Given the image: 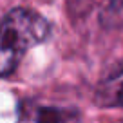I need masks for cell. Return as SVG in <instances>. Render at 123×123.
Wrapping results in <instances>:
<instances>
[{"mask_svg":"<svg viewBox=\"0 0 123 123\" xmlns=\"http://www.w3.org/2000/svg\"><path fill=\"white\" fill-rule=\"evenodd\" d=\"M53 25L45 16L27 7H15L0 20V78L18 69L27 51L49 40Z\"/></svg>","mask_w":123,"mask_h":123,"instance_id":"1","label":"cell"},{"mask_svg":"<svg viewBox=\"0 0 123 123\" xmlns=\"http://www.w3.org/2000/svg\"><path fill=\"white\" fill-rule=\"evenodd\" d=\"M16 123H81V114L73 105L47 103L38 98L18 101Z\"/></svg>","mask_w":123,"mask_h":123,"instance_id":"2","label":"cell"},{"mask_svg":"<svg viewBox=\"0 0 123 123\" xmlns=\"http://www.w3.org/2000/svg\"><path fill=\"white\" fill-rule=\"evenodd\" d=\"M96 103L100 107H121L123 109V73L111 74L96 89Z\"/></svg>","mask_w":123,"mask_h":123,"instance_id":"3","label":"cell"}]
</instances>
